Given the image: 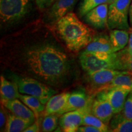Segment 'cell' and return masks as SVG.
<instances>
[{"instance_id": "1f68e13d", "label": "cell", "mask_w": 132, "mask_h": 132, "mask_svg": "<svg viewBox=\"0 0 132 132\" xmlns=\"http://www.w3.org/2000/svg\"><path fill=\"white\" fill-rule=\"evenodd\" d=\"M128 32H129V40H128V46L127 47L128 50L129 52L132 54V28L130 27L129 30H128Z\"/></svg>"}, {"instance_id": "603a6c76", "label": "cell", "mask_w": 132, "mask_h": 132, "mask_svg": "<svg viewBox=\"0 0 132 132\" xmlns=\"http://www.w3.org/2000/svg\"><path fill=\"white\" fill-rule=\"evenodd\" d=\"M92 125L98 128L101 132L111 131L108 125L105 124L102 120L90 113V110L86 111L83 116L82 125Z\"/></svg>"}, {"instance_id": "2e32d148", "label": "cell", "mask_w": 132, "mask_h": 132, "mask_svg": "<svg viewBox=\"0 0 132 132\" xmlns=\"http://www.w3.org/2000/svg\"><path fill=\"white\" fill-rule=\"evenodd\" d=\"M85 52L105 53H112L113 51L110 36L106 35H100L95 36L91 42L82 50Z\"/></svg>"}, {"instance_id": "83f0119b", "label": "cell", "mask_w": 132, "mask_h": 132, "mask_svg": "<svg viewBox=\"0 0 132 132\" xmlns=\"http://www.w3.org/2000/svg\"><path fill=\"white\" fill-rule=\"evenodd\" d=\"M6 107L3 104H1V111H0V128H1V131H4L6 122H7L8 115L7 111H6Z\"/></svg>"}, {"instance_id": "484cf974", "label": "cell", "mask_w": 132, "mask_h": 132, "mask_svg": "<svg viewBox=\"0 0 132 132\" xmlns=\"http://www.w3.org/2000/svg\"><path fill=\"white\" fill-rule=\"evenodd\" d=\"M59 114H50L44 116L41 122V131L44 132H51L54 131L59 123Z\"/></svg>"}, {"instance_id": "ffe728a7", "label": "cell", "mask_w": 132, "mask_h": 132, "mask_svg": "<svg viewBox=\"0 0 132 132\" xmlns=\"http://www.w3.org/2000/svg\"><path fill=\"white\" fill-rule=\"evenodd\" d=\"M109 126L111 131L132 132V120L125 118L120 112L114 114Z\"/></svg>"}, {"instance_id": "d6986e66", "label": "cell", "mask_w": 132, "mask_h": 132, "mask_svg": "<svg viewBox=\"0 0 132 132\" xmlns=\"http://www.w3.org/2000/svg\"><path fill=\"white\" fill-rule=\"evenodd\" d=\"M110 38L114 52H117L123 49L128 45L129 32L128 31L123 29H111Z\"/></svg>"}, {"instance_id": "52a82bcc", "label": "cell", "mask_w": 132, "mask_h": 132, "mask_svg": "<svg viewBox=\"0 0 132 132\" xmlns=\"http://www.w3.org/2000/svg\"><path fill=\"white\" fill-rule=\"evenodd\" d=\"M123 72L113 69H102L87 73V89L89 94L94 96L98 92L107 89L115 77Z\"/></svg>"}, {"instance_id": "8992f818", "label": "cell", "mask_w": 132, "mask_h": 132, "mask_svg": "<svg viewBox=\"0 0 132 132\" xmlns=\"http://www.w3.org/2000/svg\"><path fill=\"white\" fill-rule=\"evenodd\" d=\"M112 53H81L79 61L82 70L91 73L102 69H114Z\"/></svg>"}, {"instance_id": "d4e9b609", "label": "cell", "mask_w": 132, "mask_h": 132, "mask_svg": "<svg viewBox=\"0 0 132 132\" xmlns=\"http://www.w3.org/2000/svg\"><path fill=\"white\" fill-rule=\"evenodd\" d=\"M113 87H123L127 89L132 92V77L127 72L123 71L122 73L115 77L108 89Z\"/></svg>"}, {"instance_id": "f546056e", "label": "cell", "mask_w": 132, "mask_h": 132, "mask_svg": "<svg viewBox=\"0 0 132 132\" xmlns=\"http://www.w3.org/2000/svg\"><path fill=\"white\" fill-rule=\"evenodd\" d=\"M40 123L38 119H36L32 123L29 125L28 127L26 128L24 132H38L40 131Z\"/></svg>"}, {"instance_id": "8fae6325", "label": "cell", "mask_w": 132, "mask_h": 132, "mask_svg": "<svg viewBox=\"0 0 132 132\" xmlns=\"http://www.w3.org/2000/svg\"><path fill=\"white\" fill-rule=\"evenodd\" d=\"M108 6L107 3L99 5L83 16L84 20L94 28L103 29L108 28Z\"/></svg>"}, {"instance_id": "277c9868", "label": "cell", "mask_w": 132, "mask_h": 132, "mask_svg": "<svg viewBox=\"0 0 132 132\" xmlns=\"http://www.w3.org/2000/svg\"><path fill=\"white\" fill-rule=\"evenodd\" d=\"M7 76L10 80L16 84L19 92L22 94L32 95L37 97L44 105L53 95L56 94L57 90L35 78L17 75L7 72Z\"/></svg>"}, {"instance_id": "7402d4cb", "label": "cell", "mask_w": 132, "mask_h": 132, "mask_svg": "<svg viewBox=\"0 0 132 132\" xmlns=\"http://www.w3.org/2000/svg\"><path fill=\"white\" fill-rule=\"evenodd\" d=\"M19 99L34 112L36 115V119H39L41 114L45 111V105L43 104L37 97L30 95L20 94Z\"/></svg>"}, {"instance_id": "d6a6232c", "label": "cell", "mask_w": 132, "mask_h": 132, "mask_svg": "<svg viewBox=\"0 0 132 132\" xmlns=\"http://www.w3.org/2000/svg\"><path fill=\"white\" fill-rule=\"evenodd\" d=\"M129 21H130V27L132 28V0L130 4V10H129Z\"/></svg>"}, {"instance_id": "3957f363", "label": "cell", "mask_w": 132, "mask_h": 132, "mask_svg": "<svg viewBox=\"0 0 132 132\" xmlns=\"http://www.w3.org/2000/svg\"><path fill=\"white\" fill-rule=\"evenodd\" d=\"M34 3L35 0H0L1 32L6 34L23 27L34 11Z\"/></svg>"}, {"instance_id": "836d02e7", "label": "cell", "mask_w": 132, "mask_h": 132, "mask_svg": "<svg viewBox=\"0 0 132 132\" xmlns=\"http://www.w3.org/2000/svg\"><path fill=\"white\" fill-rule=\"evenodd\" d=\"M129 74V75H130L132 77V72H127Z\"/></svg>"}, {"instance_id": "7a4b0ae2", "label": "cell", "mask_w": 132, "mask_h": 132, "mask_svg": "<svg viewBox=\"0 0 132 132\" xmlns=\"http://www.w3.org/2000/svg\"><path fill=\"white\" fill-rule=\"evenodd\" d=\"M52 28L69 52L75 53L83 50L95 36V31L72 12L59 19Z\"/></svg>"}, {"instance_id": "44dd1931", "label": "cell", "mask_w": 132, "mask_h": 132, "mask_svg": "<svg viewBox=\"0 0 132 132\" xmlns=\"http://www.w3.org/2000/svg\"><path fill=\"white\" fill-rule=\"evenodd\" d=\"M33 122L28 120L16 116L12 113H8V118L4 131L7 132H24Z\"/></svg>"}, {"instance_id": "ba28073f", "label": "cell", "mask_w": 132, "mask_h": 132, "mask_svg": "<svg viewBox=\"0 0 132 132\" xmlns=\"http://www.w3.org/2000/svg\"><path fill=\"white\" fill-rule=\"evenodd\" d=\"M77 0H55L47 9L42 21L53 27L56 23L66 14L72 11Z\"/></svg>"}, {"instance_id": "9a60e30c", "label": "cell", "mask_w": 132, "mask_h": 132, "mask_svg": "<svg viewBox=\"0 0 132 132\" xmlns=\"http://www.w3.org/2000/svg\"><path fill=\"white\" fill-rule=\"evenodd\" d=\"M70 95V92H64L53 95L46 103L44 116L50 114L62 115L64 113Z\"/></svg>"}, {"instance_id": "cb8c5ba5", "label": "cell", "mask_w": 132, "mask_h": 132, "mask_svg": "<svg viewBox=\"0 0 132 132\" xmlns=\"http://www.w3.org/2000/svg\"><path fill=\"white\" fill-rule=\"evenodd\" d=\"M113 0H82L78 7L80 17H83L87 12L102 4H110Z\"/></svg>"}, {"instance_id": "9c48e42d", "label": "cell", "mask_w": 132, "mask_h": 132, "mask_svg": "<svg viewBox=\"0 0 132 132\" xmlns=\"http://www.w3.org/2000/svg\"><path fill=\"white\" fill-rule=\"evenodd\" d=\"M130 90L120 87H113L102 90L96 95L97 97L106 99L112 105L114 113H119L122 111L127 97Z\"/></svg>"}, {"instance_id": "7c38bea8", "label": "cell", "mask_w": 132, "mask_h": 132, "mask_svg": "<svg viewBox=\"0 0 132 132\" xmlns=\"http://www.w3.org/2000/svg\"><path fill=\"white\" fill-rule=\"evenodd\" d=\"M90 113L102 120L105 124L110 125L112 118L114 114V111L108 100L97 97L92 101Z\"/></svg>"}, {"instance_id": "5bb4252c", "label": "cell", "mask_w": 132, "mask_h": 132, "mask_svg": "<svg viewBox=\"0 0 132 132\" xmlns=\"http://www.w3.org/2000/svg\"><path fill=\"white\" fill-rule=\"evenodd\" d=\"M1 103L16 116L28 120L32 122L36 120V115L34 112L19 98L10 100H1Z\"/></svg>"}, {"instance_id": "4fadbf2b", "label": "cell", "mask_w": 132, "mask_h": 132, "mask_svg": "<svg viewBox=\"0 0 132 132\" xmlns=\"http://www.w3.org/2000/svg\"><path fill=\"white\" fill-rule=\"evenodd\" d=\"M93 97L87 94L85 90H76L70 93L64 113L91 106ZM63 113V114H64Z\"/></svg>"}, {"instance_id": "4316f807", "label": "cell", "mask_w": 132, "mask_h": 132, "mask_svg": "<svg viewBox=\"0 0 132 132\" xmlns=\"http://www.w3.org/2000/svg\"><path fill=\"white\" fill-rule=\"evenodd\" d=\"M121 113L125 118L132 120V92H130L127 97Z\"/></svg>"}, {"instance_id": "ac0fdd59", "label": "cell", "mask_w": 132, "mask_h": 132, "mask_svg": "<svg viewBox=\"0 0 132 132\" xmlns=\"http://www.w3.org/2000/svg\"><path fill=\"white\" fill-rule=\"evenodd\" d=\"M20 93L18 86L15 82L10 81L3 75L0 80V97L1 100H10L19 98Z\"/></svg>"}, {"instance_id": "5b68a950", "label": "cell", "mask_w": 132, "mask_h": 132, "mask_svg": "<svg viewBox=\"0 0 132 132\" xmlns=\"http://www.w3.org/2000/svg\"><path fill=\"white\" fill-rule=\"evenodd\" d=\"M131 0H113L109 4L108 28L129 30V10Z\"/></svg>"}, {"instance_id": "30bf717a", "label": "cell", "mask_w": 132, "mask_h": 132, "mask_svg": "<svg viewBox=\"0 0 132 132\" xmlns=\"http://www.w3.org/2000/svg\"><path fill=\"white\" fill-rule=\"evenodd\" d=\"M90 107L62 114L59 120V125L62 131L64 132L78 131V128L82 125V119L85 112L90 110Z\"/></svg>"}, {"instance_id": "6da1fadb", "label": "cell", "mask_w": 132, "mask_h": 132, "mask_svg": "<svg viewBox=\"0 0 132 132\" xmlns=\"http://www.w3.org/2000/svg\"><path fill=\"white\" fill-rule=\"evenodd\" d=\"M69 52L53 28L43 21L5 34L0 42V62L6 72L53 88L66 86L75 76V62Z\"/></svg>"}, {"instance_id": "4dcf8cb0", "label": "cell", "mask_w": 132, "mask_h": 132, "mask_svg": "<svg viewBox=\"0 0 132 132\" xmlns=\"http://www.w3.org/2000/svg\"><path fill=\"white\" fill-rule=\"evenodd\" d=\"M79 132H101L100 130L95 127L92 125H81L78 128V131Z\"/></svg>"}, {"instance_id": "f1b7e54d", "label": "cell", "mask_w": 132, "mask_h": 132, "mask_svg": "<svg viewBox=\"0 0 132 132\" xmlns=\"http://www.w3.org/2000/svg\"><path fill=\"white\" fill-rule=\"evenodd\" d=\"M54 1L55 0H35L36 6L40 11H45L48 9Z\"/></svg>"}, {"instance_id": "e0dca14e", "label": "cell", "mask_w": 132, "mask_h": 132, "mask_svg": "<svg viewBox=\"0 0 132 132\" xmlns=\"http://www.w3.org/2000/svg\"><path fill=\"white\" fill-rule=\"evenodd\" d=\"M114 69L119 71L132 72V54L127 47L112 55Z\"/></svg>"}]
</instances>
